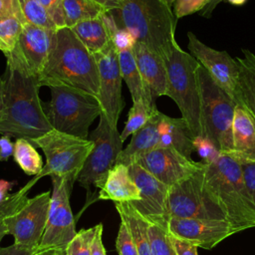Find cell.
I'll use <instances>...</instances> for the list:
<instances>
[{
  "instance_id": "obj_1",
  "label": "cell",
  "mask_w": 255,
  "mask_h": 255,
  "mask_svg": "<svg viewBox=\"0 0 255 255\" xmlns=\"http://www.w3.org/2000/svg\"><path fill=\"white\" fill-rule=\"evenodd\" d=\"M5 76V111L0 134L32 140L52 130L39 98L38 78L11 59H7Z\"/></svg>"
},
{
  "instance_id": "obj_2",
  "label": "cell",
  "mask_w": 255,
  "mask_h": 255,
  "mask_svg": "<svg viewBox=\"0 0 255 255\" xmlns=\"http://www.w3.org/2000/svg\"><path fill=\"white\" fill-rule=\"evenodd\" d=\"M38 81L41 87L65 85L99 97L100 77L95 56L68 27L57 30L55 45Z\"/></svg>"
},
{
  "instance_id": "obj_3",
  "label": "cell",
  "mask_w": 255,
  "mask_h": 255,
  "mask_svg": "<svg viewBox=\"0 0 255 255\" xmlns=\"http://www.w3.org/2000/svg\"><path fill=\"white\" fill-rule=\"evenodd\" d=\"M119 9L109 11L117 26L125 29L136 42L145 44L164 60L176 46L177 19L164 0H122Z\"/></svg>"
},
{
  "instance_id": "obj_4",
  "label": "cell",
  "mask_w": 255,
  "mask_h": 255,
  "mask_svg": "<svg viewBox=\"0 0 255 255\" xmlns=\"http://www.w3.org/2000/svg\"><path fill=\"white\" fill-rule=\"evenodd\" d=\"M204 167L208 186L235 233L255 227V206L245 186L239 158L233 153H221Z\"/></svg>"
},
{
  "instance_id": "obj_5",
  "label": "cell",
  "mask_w": 255,
  "mask_h": 255,
  "mask_svg": "<svg viewBox=\"0 0 255 255\" xmlns=\"http://www.w3.org/2000/svg\"><path fill=\"white\" fill-rule=\"evenodd\" d=\"M167 70L166 96L177 105L181 118L186 122L193 137L203 135L201 97L197 77L198 61L176 46L165 60Z\"/></svg>"
},
{
  "instance_id": "obj_6",
  "label": "cell",
  "mask_w": 255,
  "mask_h": 255,
  "mask_svg": "<svg viewBox=\"0 0 255 255\" xmlns=\"http://www.w3.org/2000/svg\"><path fill=\"white\" fill-rule=\"evenodd\" d=\"M51 100L44 110L56 130L82 138H89V128L102 114L97 97L65 85L49 87Z\"/></svg>"
},
{
  "instance_id": "obj_7",
  "label": "cell",
  "mask_w": 255,
  "mask_h": 255,
  "mask_svg": "<svg viewBox=\"0 0 255 255\" xmlns=\"http://www.w3.org/2000/svg\"><path fill=\"white\" fill-rule=\"evenodd\" d=\"M201 97V119L204 136L222 153L233 151L232 125L237 104L212 80L201 65L197 69Z\"/></svg>"
},
{
  "instance_id": "obj_8",
  "label": "cell",
  "mask_w": 255,
  "mask_h": 255,
  "mask_svg": "<svg viewBox=\"0 0 255 255\" xmlns=\"http://www.w3.org/2000/svg\"><path fill=\"white\" fill-rule=\"evenodd\" d=\"M30 141L40 147L46 157V164L36 176L42 178L54 174L66 176L73 182L77 180L84 162L94 147V141L90 138L78 137L54 128Z\"/></svg>"
},
{
  "instance_id": "obj_9",
  "label": "cell",
  "mask_w": 255,
  "mask_h": 255,
  "mask_svg": "<svg viewBox=\"0 0 255 255\" xmlns=\"http://www.w3.org/2000/svg\"><path fill=\"white\" fill-rule=\"evenodd\" d=\"M89 138L94 141V147L78 174L77 181L87 190V198L92 202V188L100 190L107 178L108 172L116 164L118 156L124 149V141L118 127H113L102 113L97 128Z\"/></svg>"
},
{
  "instance_id": "obj_10",
  "label": "cell",
  "mask_w": 255,
  "mask_h": 255,
  "mask_svg": "<svg viewBox=\"0 0 255 255\" xmlns=\"http://www.w3.org/2000/svg\"><path fill=\"white\" fill-rule=\"evenodd\" d=\"M167 215L179 218H204L226 220L208 186L205 167L189 177L169 186L167 195Z\"/></svg>"
},
{
  "instance_id": "obj_11",
  "label": "cell",
  "mask_w": 255,
  "mask_h": 255,
  "mask_svg": "<svg viewBox=\"0 0 255 255\" xmlns=\"http://www.w3.org/2000/svg\"><path fill=\"white\" fill-rule=\"evenodd\" d=\"M50 176L53 188L48 220L40 246L65 250L77 234L70 205V193L74 182L66 176Z\"/></svg>"
},
{
  "instance_id": "obj_12",
  "label": "cell",
  "mask_w": 255,
  "mask_h": 255,
  "mask_svg": "<svg viewBox=\"0 0 255 255\" xmlns=\"http://www.w3.org/2000/svg\"><path fill=\"white\" fill-rule=\"evenodd\" d=\"M51 192L45 191L28 198L14 213L4 219L7 234L14 237V243L31 248L40 246L50 208Z\"/></svg>"
},
{
  "instance_id": "obj_13",
  "label": "cell",
  "mask_w": 255,
  "mask_h": 255,
  "mask_svg": "<svg viewBox=\"0 0 255 255\" xmlns=\"http://www.w3.org/2000/svg\"><path fill=\"white\" fill-rule=\"evenodd\" d=\"M188 50L206 69L212 80L237 105H243L239 89V64L226 51L215 50L201 42L192 32L187 33Z\"/></svg>"
},
{
  "instance_id": "obj_14",
  "label": "cell",
  "mask_w": 255,
  "mask_h": 255,
  "mask_svg": "<svg viewBox=\"0 0 255 255\" xmlns=\"http://www.w3.org/2000/svg\"><path fill=\"white\" fill-rule=\"evenodd\" d=\"M94 56L100 77L98 100L102 113L113 127H117L120 115L125 107L122 96L123 78L120 70L119 53L111 40L103 51Z\"/></svg>"
},
{
  "instance_id": "obj_15",
  "label": "cell",
  "mask_w": 255,
  "mask_h": 255,
  "mask_svg": "<svg viewBox=\"0 0 255 255\" xmlns=\"http://www.w3.org/2000/svg\"><path fill=\"white\" fill-rule=\"evenodd\" d=\"M56 33L57 30L41 28L26 22L14 49L5 56L38 78L53 50Z\"/></svg>"
},
{
  "instance_id": "obj_16",
  "label": "cell",
  "mask_w": 255,
  "mask_h": 255,
  "mask_svg": "<svg viewBox=\"0 0 255 255\" xmlns=\"http://www.w3.org/2000/svg\"><path fill=\"white\" fill-rule=\"evenodd\" d=\"M128 172L140 194L138 200L129 203L149 222L157 223L167 228V195L169 186L156 179L137 163L129 165Z\"/></svg>"
},
{
  "instance_id": "obj_17",
  "label": "cell",
  "mask_w": 255,
  "mask_h": 255,
  "mask_svg": "<svg viewBox=\"0 0 255 255\" xmlns=\"http://www.w3.org/2000/svg\"><path fill=\"white\" fill-rule=\"evenodd\" d=\"M156 179L171 186L195 173L203 166L172 147H156L141 154L136 162Z\"/></svg>"
},
{
  "instance_id": "obj_18",
  "label": "cell",
  "mask_w": 255,
  "mask_h": 255,
  "mask_svg": "<svg viewBox=\"0 0 255 255\" xmlns=\"http://www.w3.org/2000/svg\"><path fill=\"white\" fill-rule=\"evenodd\" d=\"M167 231L204 249L213 248L225 238L235 233L232 226L226 220L179 217L168 218Z\"/></svg>"
},
{
  "instance_id": "obj_19",
  "label": "cell",
  "mask_w": 255,
  "mask_h": 255,
  "mask_svg": "<svg viewBox=\"0 0 255 255\" xmlns=\"http://www.w3.org/2000/svg\"><path fill=\"white\" fill-rule=\"evenodd\" d=\"M133 56L144 87L152 101L166 96L167 70L164 59L141 42L132 47Z\"/></svg>"
},
{
  "instance_id": "obj_20",
  "label": "cell",
  "mask_w": 255,
  "mask_h": 255,
  "mask_svg": "<svg viewBox=\"0 0 255 255\" xmlns=\"http://www.w3.org/2000/svg\"><path fill=\"white\" fill-rule=\"evenodd\" d=\"M161 114L158 110L153 112L147 123L131 135L129 143L122 150L116 163H121L128 167L135 163L141 154L158 147L160 138L158 123Z\"/></svg>"
},
{
  "instance_id": "obj_21",
  "label": "cell",
  "mask_w": 255,
  "mask_h": 255,
  "mask_svg": "<svg viewBox=\"0 0 255 255\" xmlns=\"http://www.w3.org/2000/svg\"><path fill=\"white\" fill-rule=\"evenodd\" d=\"M232 136L231 153L239 159L255 161V116L244 105L235 107Z\"/></svg>"
},
{
  "instance_id": "obj_22",
  "label": "cell",
  "mask_w": 255,
  "mask_h": 255,
  "mask_svg": "<svg viewBox=\"0 0 255 255\" xmlns=\"http://www.w3.org/2000/svg\"><path fill=\"white\" fill-rule=\"evenodd\" d=\"M139 197V190L129 175L128 167L121 163H116L108 172L105 183L98 192V199L114 202H133Z\"/></svg>"
},
{
  "instance_id": "obj_23",
  "label": "cell",
  "mask_w": 255,
  "mask_h": 255,
  "mask_svg": "<svg viewBox=\"0 0 255 255\" xmlns=\"http://www.w3.org/2000/svg\"><path fill=\"white\" fill-rule=\"evenodd\" d=\"M158 130L160 133L158 147H172L191 158V153L194 151L193 135L182 118H170L161 114Z\"/></svg>"
},
{
  "instance_id": "obj_24",
  "label": "cell",
  "mask_w": 255,
  "mask_h": 255,
  "mask_svg": "<svg viewBox=\"0 0 255 255\" xmlns=\"http://www.w3.org/2000/svg\"><path fill=\"white\" fill-rule=\"evenodd\" d=\"M121 221H123L135 244L138 255H151V247L148 236L149 222L140 215L129 202H115Z\"/></svg>"
},
{
  "instance_id": "obj_25",
  "label": "cell",
  "mask_w": 255,
  "mask_h": 255,
  "mask_svg": "<svg viewBox=\"0 0 255 255\" xmlns=\"http://www.w3.org/2000/svg\"><path fill=\"white\" fill-rule=\"evenodd\" d=\"M71 30L93 55L103 51L112 40L103 15L80 22L73 26Z\"/></svg>"
},
{
  "instance_id": "obj_26",
  "label": "cell",
  "mask_w": 255,
  "mask_h": 255,
  "mask_svg": "<svg viewBox=\"0 0 255 255\" xmlns=\"http://www.w3.org/2000/svg\"><path fill=\"white\" fill-rule=\"evenodd\" d=\"M119 63L122 78L129 90L132 103L144 101L150 106H156L144 87L132 49L119 52Z\"/></svg>"
},
{
  "instance_id": "obj_27",
  "label": "cell",
  "mask_w": 255,
  "mask_h": 255,
  "mask_svg": "<svg viewBox=\"0 0 255 255\" xmlns=\"http://www.w3.org/2000/svg\"><path fill=\"white\" fill-rule=\"evenodd\" d=\"M243 57L236 58L239 64V89L243 105L255 116V54L242 50Z\"/></svg>"
},
{
  "instance_id": "obj_28",
  "label": "cell",
  "mask_w": 255,
  "mask_h": 255,
  "mask_svg": "<svg viewBox=\"0 0 255 255\" xmlns=\"http://www.w3.org/2000/svg\"><path fill=\"white\" fill-rule=\"evenodd\" d=\"M65 27L72 28L76 24L98 18L109 12L105 7L93 0H62Z\"/></svg>"
},
{
  "instance_id": "obj_29",
  "label": "cell",
  "mask_w": 255,
  "mask_h": 255,
  "mask_svg": "<svg viewBox=\"0 0 255 255\" xmlns=\"http://www.w3.org/2000/svg\"><path fill=\"white\" fill-rule=\"evenodd\" d=\"M13 157L19 167L28 175H38L43 169V160L32 142L26 138H17L14 142Z\"/></svg>"
},
{
  "instance_id": "obj_30",
  "label": "cell",
  "mask_w": 255,
  "mask_h": 255,
  "mask_svg": "<svg viewBox=\"0 0 255 255\" xmlns=\"http://www.w3.org/2000/svg\"><path fill=\"white\" fill-rule=\"evenodd\" d=\"M156 106H150L144 101H138L132 103L129 109L128 120L126 122L125 128L121 132V138L125 141L129 135H132L138 129H140L149 120L150 116L156 111Z\"/></svg>"
},
{
  "instance_id": "obj_31",
  "label": "cell",
  "mask_w": 255,
  "mask_h": 255,
  "mask_svg": "<svg viewBox=\"0 0 255 255\" xmlns=\"http://www.w3.org/2000/svg\"><path fill=\"white\" fill-rule=\"evenodd\" d=\"M24 23H26V21L14 14L0 18V46L1 52H3L4 55L14 49Z\"/></svg>"
},
{
  "instance_id": "obj_32",
  "label": "cell",
  "mask_w": 255,
  "mask_h": 255,
  "mask_svg": "<svg viewBox=\"0 0 255 255\" xmlns=\"http://www.w3.org/2000/svg\"><path fill=\"white\" fill-rule=\"evenodd\" d=\"M40 178L35 176L31 180H29L22 188H20L15 193L9 194L5 201L0 203V243L5 235H7V228L4 222V219L14 213L27 199H28V192L29 190L35 185V183Z\"/></svg>"
},
{
  "instance_id": "obj_33",
  "label": "cell",
  "mask_w": 255,
  "mask_h": 255,
  "mask_svg": "<svg viewBox=\"0 0 255 255\" xmlns=\"http://www.w3.org/2000/svg\"><path fill=\"white\" fill-rule=\"evenodd\" d=\"M22 15L26 22L35 26L58 30L48 10L37 0H18Z\"/></svg>"
},
{
  "instance_id": "obj_34",
  "label": "cell",
  "mask_w": 255,
  "mask_h": 255,
  "mask_svg": "<svg viewBox=\"0 0 255 255\" xmlns=\"http://www.w3.org/2000/svg\"><path fill=\"white\" fill-rule=\"evenodd\" d=\"M148 236L151 255H177L171 244L166 227L157 223L149 222Z\"/></svg>"
},
{
  "instance_id": "obj_35",
  "label": "cell",
  "mask_w": 255,
  "mask_h": 255,
  "mask_svg": "<svg viewBox=\"0 0 255 255\" xmlns=\"http://www.w3.org/2000/svg\"><path fill=\"white\" fill-rule=\"evenodd\" d=\"M96 229L97 225L77 232L65 249L66 255H91V245Z\"/></svg>"
},
{
  "instance_id": "obj_36",
  "label": "cell",
  "mask_w": 255,
  "mask_h": 255,
  "mask_svg": "<svg viewBox=\"0 0 255 255\" xmlns=\"http://www.w3.org/2000/svg\"><path fill=\"white\" fill-rule=\"evenodd\" d=\"M193 147L204 163L214 162L222 153L208 137L203 135L193 137Z\"/></svg>"
},
{
  "instance_id": "obj_37",
  "label": "cell",
  "mask_w": 255,
  "mask_h": 255,
  "mask_svg": "<svg viewBox=\"0 0 255 255\" xmlns=\"http://www.w3.org/2000/svg\"><path fill=\"white\" fill-rule=\"evenodd\" d=\"M116 248L120 255H138L135 244L131 238V235L127 225L121 221L117 240Z\"/></svg>"
},
{
  "instance_id": "obj_38",
  "label": "cell",
  "mask_w": 255,
  "mask_h": 255,
  "mask_svg": "<svg viewBox=\"0 0 255 255\" xmlns=\"http://www.w3.org/2000/svg\"><path fill=\"white\" fill-rule=\"evenodd\" d=\"M211 0H176L173 4V14L176 19L202 11Z\"/></svg>"
},
{
  "instance_id": "obj_39",
  "label": "cell",
  "mask_w": 255,
  "mask_h": 255,
  "mask_svg": "<svg viewBox=\"0 0 255 255\" xmlns=\"http://www.w3.org/2000/svg\"><path fill=\"white\" fill-rule=\"evenodd\" d=\"M242 166V173L248 194L255 206V161L239 159Z\"/></svg>"
},
{
  "instance_id": "obj_40",
  "label": "cell",
  "mask_w": 255,
  "mask_h": 255,
  "mask_svg": "<svg viewBox=\"0 0 255 255\" xmlns=\"http://www.w3.org/2000/svg\"><path fill=\"white\" fill-rule=\"evenodd\" d=\"M37 1H39L48 10L50 16L52 17L58 29L65 27L62 0H37Z\"/></svg>"
},
{
  "instance_id": "obj_41",
  "label": "cell",
  "mask_w": 255,
  "mask_h": 255,
  "mask_svg": "<svg viewBox=\"0 0 255 255\" xmlns=\"http://www.w3.org/2000/svg\"><path fill=\"white\" fill-rule=\"evenodd\" d=\"M112 41L118 53L132 49L133 45L136 43V41L129 34V32L125 29H120L119 27L112 35Z\"/></svg>"
},
{
  "instance_id": "obj_42",
  "label": "cell",
  "mask_w": 255,
  "mask_h": 255,
  "mask_svg": "<svg viewBox=\"0 0 255 255\" xmlns=\"http://www.w3.org/2000/svg\"><path fill=\"white\" fill-rule=\"evenodd\" d=\"M168 234H169L171 244L177 255H198V252H197L198 246L195 243L176 237L170 234L169 232Z\"/></svg>"
},
{
  "instance_id": "obj_43",
  "label": "cell",
  "mask_w": 255,
  "mask_h": 255,
  "mask_svg": "<svg viewBox=\"0 0 255 255\" xmlns=\"http://www.w3.org/2000/svg\"><path fill=\"white\" fill-rule=\"evenodd\" d=\"M11 14L17 15L26 21L22 15L18 0H0V18Z\"/></svg>"
},
{
  "instance_id": "obj_44",
  "label": "cell",
  "mask_w": 255,
  "mask_h": 255,
  "mask_svg": "<svg viewBox=\"0 0 255 255\" xmlns=\"http://www.w3.org/2000/svg\"><path fill=\"white\" fill-rule=\"evenodd\" d=\"M37 248H31L25 245L13 243L7 247L0 246V255H33Z\"/></svg>"
},
{
  "instance_id": "obj_45",
  "label": "cell",
  "mask_w": 255,
  "mask_h": 255,
  "mask_svg": "<svg viewBox=\"0 0 255 255\" xmlns=\"http://www.w3.org/2000/svg\"><path fill=\"white\" fill-rule=\"evenodd\" d=\"M103 235V224H97V229L91 245V255H107L106 249L102 240Z\"/></svg>"
},
{
  "instance_id": "obj_46",
  "label": "cell",
  "mask_w": 255,
  "mask_h": 255,
  "mask_svg": "<svg viewBox=\"0 0 255 255\" xmlns=\"http://www.w3.org/2000/svg\"><path fill=\"white\" fill-rule=\"evenodd\" d=\"M14 152V143L9 135L0 137V161H6Z\"/></svg>"
},
{
  "instance_id": "obj_47",
  "label": "cell",
  "mask_w": 255,
  "mask_h": 255,
  "mask_svg": "<svg viewBox=\"0 0 255 255\" xmlns=\"http://www.w3.org/2000/svg\"><path fill=\"white\" fill-rule=\"evenodd\" d=\"M15 184V181H7L4 179H0V203L6 200V198L9 196L8 191L13 187Z\"/></svg>"
},
{
  "instance_id": "obj_48",
  "label": "cell",
  "mask_w": 255,
  "mask_h": 255,
  "mask_svg": "<svg viewBox=\"0 0 255 255\" xmlns=\"http://www.w3.org/2000/svg\"><path fill=\"white\" fill-rule=\"evenodd\" d=\"M33 255H66V253L65 250L62 249L39 246Z\"/></svg>"
},
{
  "instance_id": "obj_49",
  "label": "cell",
  "mask_w": 255,
  "mask_h": 255,
  "mask_svg": "<svg viewBox=\"0 0 255 255\" xmlns=\"http://www.w3.org/2000/svg\"><path fill=\"white\" fill-rule=\"evenodd\" d=\"M97 2L98 4L105 7L108 11H113L116 9H119L122 5V0H93Z\"/></svg>"
},
{
  "instance_id": "obj_50",
  "label": "cell",
  "mask_w": 255,
  "mask_h": 255,
  "mask_svg": "<svg viewBox=\"0 0 255 255\" xmlns=\"http://www.w3.org/2000/svg\"><path fill=\"white\" fill-rule=\"evenodd\" d=\"M5 111V80L0 78V122L4 118Z\"/></svg>"
},
{
  "instance_id": "obj_51",
  "label": "cell",
  "mask_w": 255,
  "mask_h": 255,
  "mask_svg": "<svg viewBox=\"0 0 255 255\" xmlns=\"http://www.w3.org/2000/svg\"><path fill=\"white\" fill-rule=\"evenodd\" d=\"M223 0H211V2L200 12V15L204 18H210L211 14L213 13L214 9L217 7V5Z\"/></svg>"
},
{
  "instance_id": "obj_52",
  "label": "cell",
  "mask_w": 255,
  "mask_h": 255,
  "mask_svg": "<svg viewBox=\"0 0 255 255\" xmlns=\"http://www.w3.org/2000/svg\"><path fill=\"white\" fill-rule=\"evenodd\" d=\"M226 1L235 6H242L247 2V0H226Z\"/></svg>"
},
{
  "instance_id": "obj_53",
  "label": "cell",
  "mask_w": 255,
  "mask_h": 255,
  "mask_svg": "<svg viewBox=\"0 0 255 255\" xmlns=\"http://www.w3.org/2000/svg\"><path fill=\"white\" fill-rule=\"evenodd\" d=\"M170 7H172L173 6V4H174V2L176 1V0H164Z\"/></svg>"
},
{
  "instance_id": "obj_54",
  "label": "cell",
  "mask_w": 255,
  "mask_h": 255,
  "mask_svg": "<svg viewBox=\"0 0 255 255\" xmlns=\"http://www.w3.org/2000/svg\"><path fill=\"white\" fill-rule=\"evenodd\" d=\"M0 51H1V46H0Z\"/></svg>"
}]
</instances>
